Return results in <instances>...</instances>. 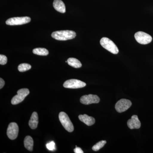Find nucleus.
Masks as SVG:
<instances>
[{
    "mask_svg": "<svg viewBox=\"0 0 153 153\" xmlns=\"http://www.w3.org/2000/svg\"><path fill=\"white\" fill-rule=\"evenodd\" d=\"M106 141L105 140H102L100 141L99 142L97 143L95 145L93 146L92 147V150L93 151L96 152L98 151L100 149L103 147L105 146V145L106 144Z\"/></svg>",
    "mask_w": 153,
    "mask_h": 153,
    "instance_id": "nucleus-19",
    "label": "nucleus"
},
{
    "mask_svg": "<svg viewBox=\"0 0 153 153\" xmlns=\"http://www.w3.org/2000/svg\"><path fill=\"white\" fill-rule=\"evenodd\" d=\"M31 68V65L26 63H22L18 66V70L20 72H25V71L30 70Z\"/></svg>",
    "mask_w": 153,
    "mask_h": 153,
    "instance_id": "nucleus-18",
    "label": "nucleus"
},
{
    "mask_svg": "<svg viewBox=\"0 0 153 153\" xmlns=\"http://www.w3.org/2000/svg\"><path fill=\"white\" fill-rule=\"evenodd\" d=\"M30 94L28 88H22L17 91V94L12 98L11 103L13 105H17L22 102L25 97Z\"/></svg>",
    "mask_w": 153,
    "mask_h": 153,
    "instance_id": "nucleus-4",
    "label": "nucleus"
},
{
    "mask_svg": "<svg viewBox=\"0 0 153 153\" xmlns=\"http://www.w3.org/2000/svg\"><path fill=\"white\" fill-rule=\"evenodd\" d=\"M5 85V81L1 78H0V88L1 89Z\"/></svg>",
    "mask_w": 153,
    "mask_h": 153,
    "instance_id": "nucleus-23",
    "label": "nucleus"
},
{
    "mask_svg": "<svg viewBox=\"0 0 153 153\" xmlns=\"http://www.w3.org/2000/svg\"><path fill=\"white\" fill-rule=\"evenodd\" d=\"M100 101L98 96L94 94H88L82 96L80 99V101L82 104L89 105L92 103H97Z\"/></svg>",
    "mask_w": 153,
    "mask_h": 153,
    "instance_id": "nucleus-10",
    "label": "nucleus"
},
{
    "mask_svg": "<svg viewBox=\"0 0 153 153\" xmlns=\"http://www.w3.org/2000/svg\"><path fill=\"white\" fill-rule=\"evenodd\" d=\"M79 119L81 122L88 126L93 125L95 122V119L94 118L88 116L87 114L79 115Z\"/></svg>",
    "mask_w": 153,
    "mask_h": 153,
    "instance_id": "nucleus-12",
    "label": "nucleus"
},
{
    "mask_svg": "<svg viewBox=\"0 0 153 153\" xmlns=\"http://www.w3.org/2000/svg\"><path fill=\"white\" fill-rule=\"evenodd\" d=\"M66 63H67V61H66Z\"/></svg>",
    "mask_w": 153,
    "mask_h": 153,
    "instance_id": "nucleus-24",
    "label": "nucleus"
},
{
    "mask_svg": "<svg viewBox=\"0 0 153 153\" xmlns=\"http://www.w3.org/2000/svg\"><path fill=\"white\" fill-rule=\"evenodd\" d=\"M76 33L71 30H61L55 31L52 34V37L59 41H66L75 38Z\"/></svg>",
    "mask_w": 153,
    "mask_h": 153,
    "instance_id": "nucleus-1",
    "label": "nucleus"
},
{
    "mask_svg": "<svg viewBox=\"0 0 153 153\" xmlns=\"http://www.w3.org/2000/svg\"><path fill=\"white\" fill-rule=\"evenodd\" d=\"M31 19L29 17H14L8 19L6 22L7 25L10 26L25 25L30 23Z\"/></svg>",
    "mask_w": 153,
    "mask_h": 153,
    "instance_id": "nucleus-6",
    "label": "nucleus"
},
{
    "mask_svg": "<svg viewBox=\"0 0 153 153\" xmlns=\"http://www.w3.org/2000/svg\"><path fill=\"white\" fill-rule=\"evenodd\" d=\"M132 103L128 100L122 99L117 102L115 105V109L119 113L124 112L131 106Z\"/></svg>",
    "mask_w": 153,
    "mask_h": 153,
    "instance_id": "nucleus-7",
    "label": "nucleus"
},
{
    "mask_svg": "<svg viewBox=\"0 0 153 153\" xmlns=\"http://www.w3.org/2000/svg\"><path fill=\"white\" fill-rule=\"evenodd\" d=\"M33 143L34 142H33V138L30 136H27L25 138V140H24L25 146L28 150L31 152L33 151Z\"/></svg>",
    "mask_w": 153,
    "mask_h": 153,
    "instance_id": "nucleus-15",
    "label": "nucleus"
},
{
    "mask_svg": "<svg viewBox=\"0 0 153 153\" xmlns=\"http://www.w3.org/2000/svg\"><path fill=\"white\" fill-rule=\"evenodd\" d=\"M100 44L102 46L114 54H117L119 52V49L115 44L112 41L107 38H102L100 41Z\"/></svg>",
    "mask_w": 153,
    "mask_h": 153,
    "instance_id": "nucleus-2",
    "label": "nucleus"
},
{
    "mask_svg": "<svg viewBox=\"0 0 153 153\" xmlns=\"http://www.w3.org/2000/svg\"><path fill=\"white\" fill-rule=\"evenodd\" d=\"M7 62V58L5 55H0V64L1 65H5Z\"/></svg>",
    "mask_w": 153,
    "mask_h": 153,
    "instance_id": "nucleus-21",
    "label": "nucleus"
},
{
    "mask_svg": "<svg viewBox=\"0 0 153 153\" xmlns=\"http://www.w3.org/2000/svg\"><path fill=\"white\" fill-rule=\"evenodd\" d=\"M74 152L75 153H83L84 152L81 149V148L76 147V148L74 149Z\"/></svg>",
    "mask_w": 153,
    "mask_h": 153,
    "instance_id": "nucleus-22",
    "label": "nucleus"
},
{
    "mask_svg": "<svg viewBox=\"0 0 153 153\" xmlns=\"http://www.w3.org/2000/svg\"><path fill=\"white\" fill-rule=\"evenodd\" d=\"M47 149L49 151H54L56 150L55 144L54 141H51L46 145Z\"/></svg>",
    "mask_w": 153,
    "mask_h": 153,
    "instance_id": "nucleus-20",
    "label": "nucleus"
},
{
    "mask_svg": "<svg viewBox=\"0 0 153 153\" xmlns=\"http://www.w3.org/2000/svg\"><path fill=\"white\" fill-rule=\"evenodd\" d=\"M59 118L62 126L67 131L71 132L74 131L73 124L66 113L63 111L60 112L59 114Z\"/></svg>",
    "mask_w": 153,
    "mask_h": 153,
    "instance_id": "nucleus-3",
    "label": "nucleus"
},
{
    "mask_svg": "<svg viewBox=\"0 0 153 153\" xmlns=\"http://www.w3.org/2000/svg\"><path fill=\"white\" fill-rule=\"evenodd\" d=\"M63 85L66 88H78L85 87L86 83L78 79H70L65 81Z\"/></svg>",
    "mask_w": 153,
    "mask_h": 153,
    "instance_id": "nucleus-8",
    "label": "nucleus"
},
{
    "mask_svg": "<svg viewBox=\"0 0 153 153\" xmlns=\"http://www.w3.org/2000/svg\"><path fill=\"white\" fill-rule=\"evenodd\" d=\"M67 63L69 66L75 68H79L82 66V64L79 60L75 58L71 57L67 60Z\"/></svg>",
    "mask_w": 153,
    "mask_h": 153,
    "instance_id": "nucleus-16",
    "label": "nucleus"
},
{
    "mask_svg": "<svg viewBox=\"0 0 153 153\" xmlns=\"http://www.w3.org/2000/svg\"><path fill=\"white\" fill-rule=\"evenodd\" d=\"M134 37L138 43L143 45L149 44L152 40V38L150 35L141 31L136 33Z\"/></svg>",
    "mask_w": 153,
    "mask_h": 153,
    "instance_id": "nucleus-5",
    "label": "nucleus"
},
{
    "mask_svg": "<svg viewBox=\"0 0 153 153\" xmlns=\"http://www.w3.org/2000/svg\"><path fill=\"white\" fill-rule=\"evenodd\" d=\"M53 4L56 10L62 13H64L66 12L65 4L61 0H54Z\"/></svg>",
    "mask_w": 153,
    "mask_h": 153,
    "instance_id": "nucleus-13",
    "label": "nucleus"
},
{
    "mask_svg": "<svg viewBox=\"0 0 153 153\" xmlns=\"http://www.w3.org/2000/svg\"><path fill=\"white\" fill-rule=\"evenodd\" d=\"M38 124V113L36 112H34L32 114L30 121L29 125L30 127L33 129H35L37 128Z\"/></svg>",
    "mask_w": 153,
    "mask_h": 153,
    "instance_id": "nucleus-14",
    "label": "nucleus"
},
{
    "mask_svg": "<svg viewBox=\"0 0 153 153\" xmlns=\"http://www.w3.org/2000/svg\"><path fill=\"white\" fill-rule=\"evenodd\" d=\"M33 53L37 55L46 56L49 54V51L45 48H38L33 49Z\"/></svg>",
    "mask_w": 153,
    "mask_h": 153,
    "instance_id": "nucleus-17",
    "label": "nucleus"
},
{
    "mask_svg": "<svg viewBox=\"0 0 153 153\" xmlns=\"http://www.w3.org/2000/svg\"><path fill=\"white\" fill-rule=\"evenodd\" d=\"M127 125L131 129L139 128L141 126V123L137 116L136 115H133L131 119L128 121Z\"/></svg>",
    "mask_w": 153,
    "mask_h": 153,
    "instance_id": "nucleus-11",
    "label": "nucleus"
},
{
    "mask_svg": "<svg viewBox=\"0 0 153 153\" xmlns=\"http://www.w3.org/2000/svg\"><path fill=\"white\" fill-rule=\"evenodd\" d=\"M19 132V128L16 123H11L9 125L7 130V135L10 140H14L17 138Z\"/></svg>",
    "mask_w": 153,
    "mask_h": 153,
    "instance_id": "nucleus-9",
    "label": "nucleus"
}]
</instances>
